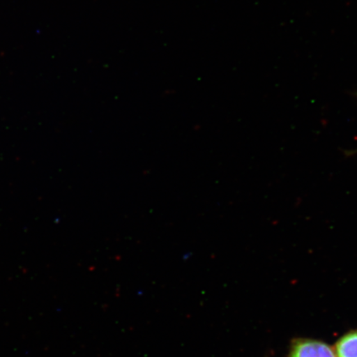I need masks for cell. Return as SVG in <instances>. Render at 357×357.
Returning <instances> with one entry per match:
<instances>
[{"label": "cell", "instance_id": "1", "mask_svg": "<svg viewBox=\"0 0 357 357\" xmlns=\"http://www.w3.org/2000/svg\"><path fill=\"white\" fill-rule=\"evenodd\" d=\"M289 357H336L331 347L324 342L302 340L296 343Z\"/></svg>", "mask_w": 357, "mask_h": 357}, {"label": "cell", "instance_id": "2", "mask_svg": "<svg viewBox=\"0 0 357 357\" xmlns=\"http://www.w3.org/2000/svg\"><path fill=\"white\" fill-rule=\"evenodd\" d=\"M336 357H357V331L348 333L337 343Z\"/></svg>", "mask_w": 357, "mask_h": 357}, {"label": "cell", "instance_id": "3", "mask_svg": "<svg viewBox=\"0 0 357 357\" xmlns=\"http://www.w3.org/2000/svg\"><path fill=\"white\" fill-rule=\"evenodd\" d=\"M357 153V150L354 151V153Z\"/></svg>", "mask_w": 357, "mask_h": 357}]
</instances>
